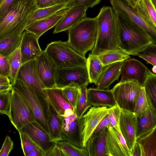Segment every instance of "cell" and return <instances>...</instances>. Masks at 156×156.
I'll return each mask as SVG.
<instances>
[{
    "instance_id": "12",
    "label": "cell",
    "mask_w": 156,
    "mask_h": 156,
    "mask_svg": "<svg viewBox=\"0 0 156 156\" xmlns=\"http://www.w3.org/2000/svg\"><path fill=\"white\" fill-rule=\"evenodd\" d=\"M105 151L106 156H131L119 127H107Z\"/></svg>"
},
{
    "instance_id": "3",
    "label": "cell",
    "mask_w": 156,
    "mask_h": 156,
    "mask_svg": "<svg viewBox=\"0 0 156 156\" xmlns=\"http://www.w3.org/2000/svg\"><path fill=\"white\" fill-rule=\"evenodd\" d=\"M116 13L119 27L120 49L129 55H134L155 43L151 36L143 29Z\"/></svg>"
},
{
    "instance_id": "49",
    "label": "cell",
    "mask_w": 156,
    "mask_h": 156,
    "mask_svg": "<svg viewBox=\"0 0 156 156\" xmlns=\"http://www.w3.org/2000/svg\"><path fill=\"white\" fill-rule=\"evenodd\" d=\"M46 156H64L61 150L56 144L47 153Z\"/></svg>"
},
{
    "instance_id": "4",
    "label": "cell",
    "mask_w": 156,
    "mask_h": 156,
    "mask_svg": "<svg viewBox=\"0 0 156 156\" xmlns=\"http://www.w3.org/2000/svg\"><path fill=\"white\" fill-rule=\"evenodd\" d=\"M98 30L96 17H86L68 30L67 41L74 50L85 57L86 53L94 46Z\"/></svg>"
},
{
    "instance_id": "46",
    "label": "cell",
    "mask_w": 156,
    "mask_h": 156,
    "mask_svg": "<svg viewBox=\"0 0 156 156\" xmlns=\"http://www.w3.org/2000/svg\"><path fill=\"white\" fill-rule=\"evenodd\" d=\"M69 0H36L38 8H44L58 5L66 4Z\"/></svg>"
},
{
    "instance_id": "18",
    "label": "cell",
    "mask_w": 156,
    "mask_h": 156,
    "mask_svg": "<svg viewBox=\"0 0 156 156\" xmlns=\"http://www.w3.org/2000/svg\"><path fill=\"white\" fill-rule=\"evenodd\" d=\"M45 89L48 102L59 115L67 116L75 112L73 107L65 97L62 88L56 86Z\"/></svg>"
},
{
    "instance_id": "56",
    "label": "cell",
    "mask_w": 156,
    "mask_h": 156,
    "mask_svg": "<svg viewBox=\"0 0 156 156\" xmlns=\"http://www.w3.org/2000/svg\"><path fill=\"white\" fill-rule=\"evenodd\" d=\"M152 71L154 73H156V66H153L152 69Z\"/></svg>"
},
{
    "instance_id": "13",
    "label": "cell",
    "mask_w": 156,
    "mask_h": 156,
    "mask_svg": "<svg viewBox=\"0 0 156 156\" xmlns=\"http://www.w3.org/2000/svg\"><path fill=\"white\" fill-rule=\"evenodd\" d=\"M19 131L27 134L45 152V156L47 153L56 144L49 133L36 121L28 123Z\"/></svg>"
},
{
    "instance_id": "52",
    "label": "cell",
    "mask_w": 156,
    "mask_h": 156,
    "mask_svg": "<svg viewBox=\"0 0 156 156\" xmlns=\"http://www.w3.org/2000/svg\"><path fill=\"white\" fill-rule=\"evenodd\" d=\"M131 156H142V150L140 144L136 141L133 151Z\"/></svg>"
},
{
    "instance_id": "14",
    "label": "cell",
    "mask_w": 156,
    "mask_h": 156,
    "mask_svg": "<svg viewBox=\"0 0 156 156\" xmlns=\"http://www.w3.org/2000/svg\"><path fill=\"white\" fill-rule=\"evenodd\" d=\"M150 71L140 61L133 58H129L123 62L120 81L135 80L143 87Z\"/></svg>"
},
{
    "instance_id": "10",
    "label": "cell",
    "mask_w": 156,
    "mask_h": 156,
    "mask_svg": "<svg viewBox=\"0 0 156 156\" xmlns=\"http://www.w3.org/2000/svg\"><path fill=\"white\" fill-rule=\"evenodd\" d=\"M112 7L118 14L140 27L156 43V28L147 22L126 0H110Z\"/></svg>"
},
{
    "instance_id": "16",
    "label": "cell",
    "mask_w": 156,
    "mask_h": 156,
    "mask_svg": "<svg viewBox=\"0 0 156 156\" xmlns=\"http://www.w3.org/2000/svg\"><path fill=\"white\" fill-rule=\"evenodd\" d=\"M17 79L21 80L28 86L41 93L46 98V87L41 81L37 73L36 59L22 64L19 71Z\"/></svg>"
},
{
    "instance_id": "31",
    "label": "cell",
    "mask_w": 156,
    "mask_h": 156,
    "mask_svg": "<svg viewBox=\"0 0 156 156\" xmlns=\"http://www.w3.org/2000/svg\"><path fill=\"white\" fill-rule=\"evenodd\" d=\"M7 58L9 68L8 78L12 85L16 80L19 71L22 65L20 46Z\"/></svg>"
},
{
    "instance_id": "39",
    "label": "cell",
    "mask_w": 156,
    "mask_h": 156,
    "mask_svg": "<svg viewBox=\"0 0 156 156\" xmlns=\"http://www.w3.org/2000/svg\"><path fill=\"white\" fill-rule=\"evenodd\" d=\"M149 107L156 108L146 95L143 87L136 101L133 113L137 116Z\"/></svg>"
},
{
    "instance_id": "54",
    "label": "cell",
    "mask_w": 156,
    "mask_h": 156,
    "mask_svg": "<svg viewBox=\"0 0 156 156\" xmlns=\"http://www.w3.org/2000/svg\"><path fill=\"white\" fill-rule=\"evenodd\" d=\"M10 83L8 77L0 75V84Z\"/></svg>"
},
{
    "instance_id": "43",
    "label": "cell",
    "mask_w": 156,
    "mask_h": 156,
    "mask_svg": "<svg viewBox=\"0 0 156 156\" xmlns=\"http://www.w3.org/2000/svg\"><path fill=\"white\" fill-rule=\"evenodd\" d=\"M11 90L0 93V113L9 116L10 108Z\"/></svg>"
},
{
    "instance_id": "37",
    "label": "cell",
    "mask_w": 156,
    "mask_h": 156,
    "mask_svg": "<svg viewBox=\"0 0 156 156\" xmlns=\"http://www.w3.org/2000/svg\"><path fill=\"white\" fill-rule=\"evenodd\" d=\"M143 87L146 94L154 107L156 106V75L150 72Z\"/></svg>"
},
{
    "instance_id": "8",
    "label": "cell",
    "mask_w": 156,
    "mask_h": 156,
    "mask_svg": "<svg viewBox=\"0 0 156 156\" xmlns=\"http://www.w3.org/2000/svg\"><path fill=\"white\" fill-rule=\"evenodd\" d=\"M142 87L135 80L120 81L111 89L116 104L121 109L133 112Z\"/></svg>"
},
{
    "instance_id": "20",
    "label": "cell",
    "mask_w": 156,
    "mask_h": 156,
    "mask_svg": "<svg viewBox=\"0 0 156 156\" xmlns=\"http://www.w3.org/2000/svg\"><path fill=\"white\" fill-rule=\"evenodd\" d=\"M87 8L77 5L67 9L65 15L55 26L54 34L68 30L86 17Z\"/></svg>"
},
{
    "instance_id": "17",
    "label": "cell",
    "mask_w": 156,
    "mask_h": 156,
    "mask_svg": "<svg viewBox=\"0 0 156 156\" xmlns=\"http://www.w3.org/2000/svg\"><path fill=\"white\" fill-rule=\"evenodd\" d=\"M36 59L37 68L40 79L46 88L56 86V76L57 68L43 51Z\"/></svg>"
},
{
    "instance_id": "36",
    "label": "cell",
    "mask_w": 156,
    "mask_h": 156,
    "mask_svg": "<svg viewBox=\"0 0 156 156\" xmlns=\"http://www.w3.org/2000/svg\"><path fill=\"white\" fill-rule=\"evenodd\" d=\"M62 88L65 97L75 111L80 94V87L77 84L72 83Z\"/></svg>"
},
{
    "instance_id": "58",
    "label": "cell",
    "mask_w": 156,
    "mask_h": 156,
    "mask_svg": "<svg viewBox=\"0 0 156 156\" xmlns=\"http://www.w3.org/2000/svg\"><path fill=\"white\" fill-rule=\"evenodd\" d=\"M4 0H0V7L1 6Z\"/></svg>"
},
{
    "instance_id": "9",
    "label": "cell",
    "mask_w": 156,
    "mask_h": 156,
    "mask_svg": "<svg viewBox=\"0 0 156 156\" xmlns=\"http://www.w3.org/2000/svg\"><path fill=\"white\" fill-rule=\"evenodd\" d=\"M107 107H91L78 119L80 141L82 148H85L86 142L102 119L108 114Z\"/></svg>"
},
{
    "instance_id": "44",
    "label": "cell",
    "mask_w": 156,
    "mask_h": 156,
    "mask_svg": "<svg viewBox=\"0 0 156 156\" xmlns=\"http://www.w3.org/2000/svg\"><path fill=\"white\" fill-rule=\"evenodd\" d=\"M101 0H69L66 3L67 9L77 5H83L87 8L98 4Z\"/></svg>"
},
{
    "instance_id": "41",
    "label": "cell",
    "mask_w": 156,
    "mask_h": 156,
    "mask_svg": "<svg viewBox=\"0 0 156 156\" xmlns=\"http://www.w3.org/2000/svg\"><path fill=\"white\" fill-rule=\"evenodd\" d=\"M121 112V109L116 104L108 108V114L110 127H119Z\"/></svg>"
},
{
    "instance_id": "47",
    "label": "cell",
    "mask_w": 156,
    "mask_h": 156,
    "mask_svg": "<svg viewBox=\"0 0 156 156\" xmlns=\"http://www.w3.org/2000/svg\"><path fill=\"white\" fill-rule=\"evenodd\" d=\"M109 126L108 115H106L99 122L90 138H94L99 134L105 127Z\"/></svg>"
},
{
    "instance_id": "26",
    "label": "cell",
    "mask_w": 156,
    "mask_h": 156,
    "mask_svg": "<svg viewBox=\"0 0 156 156\" xmlns=\"http://www.w3.org/2000/svg\"><path fill=\"white\" fill-rule=\"evenodd\" d=\"M107 127L94 138H90L85 148L89 156H106V135Z\"/></svg>"
},
{
    "instance_id": "50",
    "label": "cell",
    "mask_w": 156,
    "mask_h": 156,
    "mask_svg": "<svg viewBox=\"0 0 156 156\" xmlns=\"http://www.w3.org/2000/svg\"><path fill=\"white\" fill-rule=\"evenodd\" d=\"M25 156H45V153L41 149L38 147L28 152Z\"/></svg>"
},
{
    "instance_id": "38",
    "label": "cell",
    "mask_w": 156,
    "mask_h": 156,
    "mask_svg": "<svg viewBox=\"0 0 156 156\" xmlns=\"http://www.w3.org/2000/svg\"><path fill=\"white\" fill-rule=\"evenodd\" d=\"M86 85L80 87L81 93L75 110V113L78 119L80 118L91 106L88 100Z\"/></svg>"
},
{
    "instance_id": "21",
    "label": "cell",
    "mask_w": 156,
    "mask_h": 156,
    "mask_svg": "<svg viewBox=\"0 0 156 156\" xmlns=\"http://www.w3.org/2000/svg\"><path fill=\"white\" fill-rule=\"evenodd\" d=\"M61 118L62 125L61 135L62 141L69 142L77 147L83 148L80 140L79 119L75 112L68 116H61Z\"/></svg>"
},
{
    "instance_id": "29",
    "label": "cell",
    "mask_w": 156,
    "mask_h": 156,
    "mask_svg": "<svg viewBox=\"0 0 156 156\" xmlns=\"http://www.w3.org/2000/svg\"><path fill=\"white\" fill-rule=\"evenodd\" d=\"M134 8L147 22L156 28V7L151 0H139Z\"/></svg>"
},
{
    "instance_id": "33",
    "label": "cell",
    "mask_w": 156,
    "mask_h": 156,
    "mask_svg": "<svg viewBox=\"0 0 156 156\" xmlns=\"http://www.w3.org/2000/svg\"><path fill=\"white\" fill-rule=\"evenodd\" d=\"M22 35L12 36L0 40V53L7 57L20 46Z\"/></svg>"
},
{
    "instance_id": "45",
    "label": "cell",
    "mask_w": 156,
    "mask_h": 156,
    "mask_svg": "<svg viewBox=\"0 0 156 156\" xmlns=\"http://www.w3.org/2000/svg\"><path fill=\"white\" fill-rule=\"evenodd\" d=\"M13 143L10 137L7 136L0 150V156H8L13 149Z\"/></svg>"
},
{
    "instance_id": "15",
    "label": "cell",
    "mask_w": 156,
    "mask_h": 156,
    "mask_svg": "<svg viewBox=\"0 0 156 156\" xmlns=\"http://www.w3.org/2000/svg\"><path fill=\"white\" fill-rule=\"evenodd\" d=\"M119 126L131 154L137 139L136 116L133 112L121 109Z\"/></svg>"
},
{
    "instance_id": "53",
    "label": "cell",
    "mask_w": 156,
    "mask_h": 156,
    "mask_svg": "<svg viewBox=\"0 0 156 156\" xmlns=\"http://www.w3.org/2000/svg\"><path fill=\"white\" fill-rule=\"evenodd\" d=\"M12 88L11 84H0V93L11 90Z\"/></svg>"
},
{
    "instance_id": "1",
    "label": "cell",
    "mask_w": 156,
    "mask_h": 156,
    "mask_svg": "<svg viewBox=\"0 0 156 156\" xmlns=\"http://www.w3.org/2000/svg\"><path fill=\"white\" fill-rule=\"evenodd\" d=\"M96 17L98 34L91 54L98 56L119 49V27L116 12L112 7L104 6Z\"/></svg>"
},
{
    "instance_id": "2",
    "label": "cell",
    "mask_w": 156,
    "mask_h": 156,
    "mask_svg": "<svg viewBox=\"0 0 156 156\" xmlns=\"http://www.w3.org/2000/svg\"><path fill=\"white\" fill-rule=\"evenodd\" d=\"M38 8L36 0H16L0 17V40L22 35L28 20Z\"/></svg>"
},
{
    "instance_id": "19",
    "label": "cell",
    "mask_w": 156,
    "mask_h": 156,
    "mask_svg": "<svg viewBox=\"0 0 156 156\" xmlns=\"http://www.w3.org/2000/svg\"><path fill=\"white\" fill-rule=\"evenodd\" d=\"M39 38L27 31L23 33L20 45L22 65L36 59L42 52L38 43Z\"/></svg>"
},
{
    "instance_id": "28",
    "label": "cell",
    "mask_w": 156,
    "mask_h": 156,
    "mask_svg": "<svg viewBox=\"0 0 156 156\" xmlns=\"http://www.w3.org/2000/svg\"><path fill=\"white\" fill-rule=\"evenodd\" d=\"M156 128L137 138L136 142L141 148L142 156H156Z\"/></svg>"
},
{
    "instance_id": "55",
    "label": "cell",
    "mask_w": 156,
    "mask_h": 156,
    "mask_svg": "<svg viewBox=\"0 0 156 156\" xmlns=\"http://www.w3.org/2000/svg\"><path fill=\"white\" fill-rule=\"evenodd\" d=\"M133 7H134L139 0H126Z\"/></svg>"
},
{
    "instance_id": "23",
    "label": "cell",
    "mask_w": 156,
    "mask_h": 156,
    "mask_svg": "<svg viewBox=\"0 0 156 156\" xmlns=\"http://www.w3.org/2000/svg\"><path fill=\"white\" fill-rule=\"evenodd\" d=\"M87 91L88 101L91 106L111 107L116 104L111 90L90 88Z\"/></svg>"
},
{
    "instance_id": "42",
    "label": "cell",
    "mask_w": 156,
    "mask_h": 156,
    "mask_svg": "<svg viewBox=\"0 0 156 156\" xmlns=\"http://www.w3.org/2000/svg\"><path fill=\"white\" fill-rule=\"evenodd\" d=\"M18 132L20 137L21 148L25 156L31 151L37 148H40L27 134L20 131Z\"/></svg>"
},
{
    "instance_id": "24",
    "label": "cell",
    "mask_w": 156,
    "mask_h": 156,
    "mask_svg": "<svg viewBox=\"0 0 156 156\" xmlns=\"http://www.w3.org/2000/svg\"><path fill=\"white\" fill-rule=\"evenodd\" d=\"M123 62H115L105 66L99 79L96 88L101 90L108 89L114 81L118 80Z\"/></svg>"
},
{
    "instance_id": "34",
    "label": "cell",
    "mask_w": 156,
    "mask_h": 156,
    "mask_svg": "<svg viewBox=\"0 0 156 156\" xmlns=\"http://www.w3.org/2000/svg\"><path fill=\"white\" fill-rule=\"evenodd\" d=\"M98 56L104 66L115 62L124 61L130 57L129 55L120 49L111 51Z\"/></svg>"
},
{
    "instance_id": "30",
    "label": "cell",
    "mask_w": 156,
    "mask_h": 156,
    "mask_svg": "<svg viewBox=\"0 0 156 156\" xmlns=\"http://www.w3.org/2000/svg\"><path fill=\"white\" fill-rule=\"evenodd\" d=\"M87 68L89 83L97 85L99 79L105 66H104L98 56L90 53L87 58Z\"/></svg>"
},
{
    "instance_id": "35",
    "label": "cell",
    "mask_w": 156,
    "mask_h": 156,
    "mask_svg": "<svg viewBox=\"0 0 156 156\" xmlns=\"http://www.w3.org/2000/svg\"><path fill=\"white\" fill-rule=\"evenodd\" d=\"M56 144L64 156H89L85 148L79 147L69 142L60 141L56 142Z\"/></svg>"
},
{
    "instance_id": "40",
    "label": "cell",
    "mask_w": 156,
    "mask_h": 156,
    "mask_svg": "<svg viewBox=\"0 0 156 156\" xmlns=\"http://www.w3.org/2000/svg\"><path fill=\"white\" fill-rule=\"evenodd\" d=\"M137 55L145 60L147 63L156 66V44L153 43L142 51L136 53Z\"/></svg>"
},
{
    "instance_id": "11",
    "label": "cell",
    "mask_w": 156,
    "mask_h": 156,
    "mask_svg": "<svg viewBox=\"0 0 156 156\" xmlns=\"http://www.w3.org/2000/svg\"><path fill=\"white\" fill-rule=\"evenodd\" d=\"M72 83L80 87L88 85L89 80L86 66L57 68L56 86L62 88Z\"/></svg>"
},
{
    "instance_id": "51",
    "label": "cell",
    "mask_w": 156,
    "mask_h": 156,
    "mask_svg": "<svg viewBox=\"0 0 156 156\" xmlns=\"http://www.w3.org/2000/svg\"><path fill=\"white\" fill-rule=\"evenodd\" d=\"M16 0H4L0 7V17L4 12Z\"/></svg>"
},
{
    "instance_id": "25",
    "label": "cell",
    "mask_w": 156,
    "mask_h": 156,
    "mask_svg": "<svg viewBox=\"0 0 156 156\" xmlns=\"http://www.w3.org/2000/svg\"><path fill=\"white\" fill-rule=\"evenodd\" d=\"M137 138L156 128V109L148 107L136 116Z\"/></svg>"
},
{
    "instance_id": "7",
    "label": "cell",
    "mask_w": 156,
    "mask_h": 156,
    "mask_svg": "<svg viewBox=\"0 0 156 156\" xmlns=\"http://www.w3.org/2000/svg\"><path fill=\"white\" fill-rule=\"evenodd\" d=\"M11 93L8 117L12 124L18 131L26 124L35 120L30 106L21 94L12 87Z\"/></svg>"
},
{
    "instance_id": "27",
    "label": "cell",
    "mask_w": 156,
    "mask_h": 156,
    "mask_svg": "<svg viewBox=\"0 0 156 156\" xmlns=\"http://www.w3.org/2000/svg\"><path fill=\"white\" fill-rule=\"evenodd\" d=\"M48 104V132L53 141L56 143L58 141H62L61 135L62 125L61 116Z\"/></svg>"
},
{
    "instance_id": "22",
    "label": "cell",
    "mask_w": 156,
    "mask_h": 156,
    "mask_svg": "<svg viewBox=\"0 0 156 156\" xmlns=\"http://www.w3.org/2000/svg\"><path fill=\"white\" fill-rule=\"evenodd\" d=\"M67 9H63L51 16L34 21L27 25L25 30L40 37L57 25L65 15Z\"/></svg>"
},
{
    "instance_id": "32",
    "label": "cell",
    "mask_w": 156,
    "mask_h": 156,
    "mask_svg": "<svg viewBox=\"0 0 156 156\" xmlns=\"http://www.w3.org/2000/svg\"><path fill=\"white\" fill-rule=\"evenodd\" d=\"M66 9H67L66 4H62L44 8H38L29 19L27 25L37 20L51 16L59 11Z\"/></svg>"
},
{
    "instance_id": "5",
    "label": "cell",
    "mask_w": 156,
    "mask_h": 156,
    "mask_svg": "<svg viewBox=\"0 0 156 156\" xmlns=\"http://www.w3.org/2000/svg\"><path fill=\"white\" fill-rule=\"evenodd\" d=\"M12 85L26 99L32 111L35 121L48 133V121L49 104L44 96L28 86L20 79H17Z\"/></svg>"
},
{
    "instance_id": "57",
    "label": "cell",
    "mask_w": 156,
    "mask_h": 156,
    "mask_svg": "<svg viewBox=\"0 0 156 156\" xmlns=\"http://www.w3.org/2000/svg\"><path fill=\"white\" fill-rule=\"evenodd\" d=\"M152 3L153 4V5H154L156 7V0H151Z\"/></svg>"
},
{
    "instance_id": "6",
    "label": "cell",
    "mask_w": 156,
    "mask_h": 156,
    "mask_svg": "<svg viewBox=\"0 0 156 156\" xmlns=\"http://www.w3.org/2000/svg\"><path fill=\"white\" fill-rule=\"evenodd\" d=\"M44 51L57 68L86 66L87 58L74 50L68 41L51 42Z\"/></svg>"
},
{
    "instance_id": "48",
    "label": "cell",
    "mask_w": 156,
    "mask_h": 156,
    "mask_svg": "<svg viewBox=\"0 0 156 156\" xmlns=\"http://www.w3.org/2000/svg\"><path fill=\"white\" fill-rule=\"evenodd\" d=\"M9 69L8 58L0 53V75L8 77Z\"/></svg>"
}]
</instances>
